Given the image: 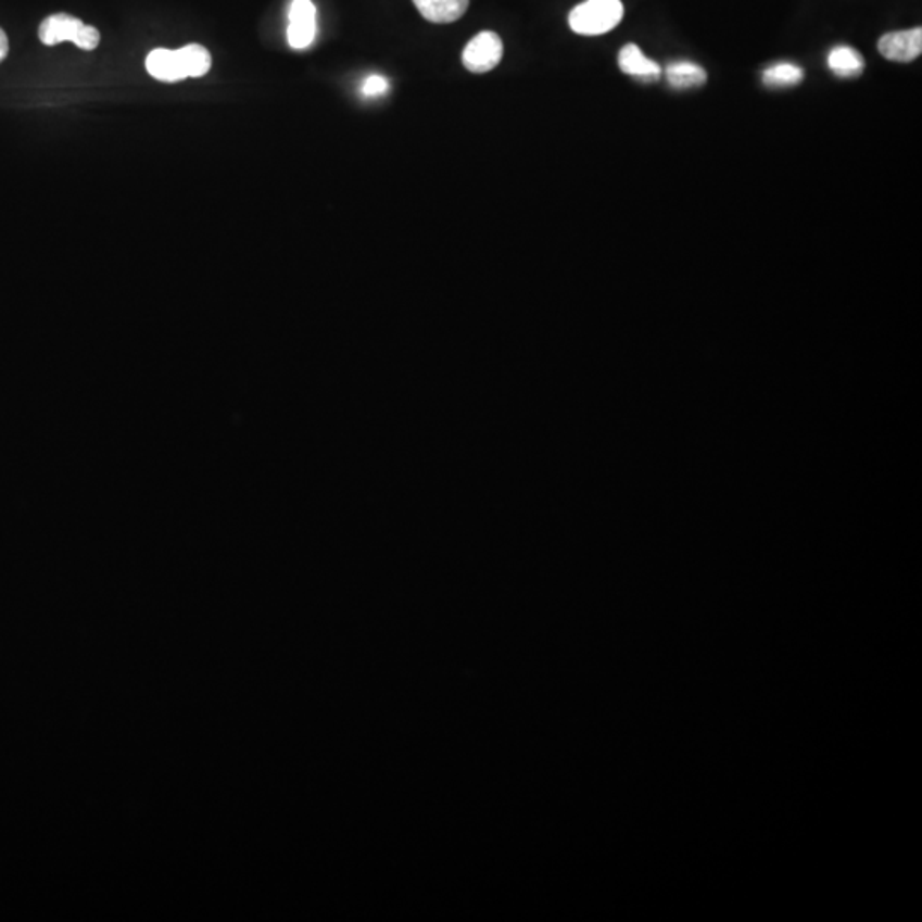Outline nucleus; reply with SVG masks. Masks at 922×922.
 Segmentation results:
<instances>
[{"instance_id": "obj_1", "label": "nucleus", "mask_w": 922, "mask_h": 922, "mask_svg": "<svg viewBox=\"0 0 922 922\" xmlns=\"http://www.w3.org/2000/svg\"><path fill=\"white\" fill-rule=\"evenodd\" d=\"M623 17L620 0H586L569 14L572 31L583 37H598L619 26Z\"/></svg>"}, {"instance_id": "obj_2", "label": "nucleus", "mask_w": 922, "mask_h": 922, "mask_svg": "<svg viewBox=\"0 0 922 922\" xmlns=\"http://www.w3.org/2000/svg\"><path fill=\"white\" fill-rule=\"evenodd\" d=\"M503 41L494 31H482L465 47L462 62L473 74L491 73L503 61Z\"/></svg>"}, {"instance_id": "obj_3", "label": "nucleus", "mask_w": 922, "mask_h": 922, "mask_svg": "<svg viewBox=\"0 0 922 922\" xmlns=\"http://www.w3.org/2000/svg\"><path fill=\"white\" fill-rule=\"evenodd\" d=\"M316 9L312 0H294L289 9L288 40L292 49H307L315 40Z\"/></svg>"}, {"instance_id": "obj_4", "label": "nucleus", "mask_w": 922, "mask_h": 922, "mask_svg": "<svg viewBox=\"0 0 922 922\" xmlns=\"http://www.w3.org/2000/svg\"><path fill=\"white\" fill-rule=\"evenodd\" d=\"M879 50L885 59L892 62H912L922 52V29L912 28L906 31L886 33L880 38Z\"/></svg>"}, {"instance_id": "obj_5", "label": "nucleus", "mask_w": 922, "mask_h": 922, "mask_svg": "<svg viewBox=\"0 0 922 922\" xmlns=\"http://www.w3.org/2000/svg\"><path fill=\"white\" fill-rule=\"evenodd\" d=\"M85 23L79 17L71 16V14H53L47 17L38 29V37L41 43L53 45L62 43V41H76L79 37L80 29Z\"/></svg>"}, {"instance_id": "obj_6", "label": "nucleus", "mask_w": 922, "mask_h": 922, "mask_svg": "<svg viewBox=\"0 0 922 922\" xmlns=\"http://www.w3.org/2000/svg\"><path fill=\"white\" fill-rule=\"evenodd\" d=\"M619 67L623 74L644 80V83H655L661 76V67L652 59H647L637 45H626L620 50Z\"/></svg>"}, {"instance_id": "obj_7", "label": "nucleus", "mask_w": 922, "mask_h": 922, "mask_svg": "<svg viewBox=\"0 0 922 922\" xmlns=\"http://www.w3.org/2000/svg\"><path fill=\"white\" fill-rule=\"evenodd\" d=\"M470 0H414L417 11L435 25L455 23L467 13Z\"/></svg>"}, {"instance_id": "obj_8", "label": "nucleus", "mask_w": 922, "mask_h": 922, "mask_svg": "<svg viewBox=\"0 0 922 922\" xmlns=\"http://www.w3.org/2000/svg\"><path fill=\"white\" fill-rule=\"evenodd\" d=\"M146 67L154 79L164 80V83H178L187 77L176 50L175 52L166 49L152 50L146 61Z\"/></svg>"}, {"instance_id": "obj_9", "label": "nucleus", "mask_w": 922, "mask_h": 922, "mask_svg": "<svg viewBox=\"0 0 922 922\" xmlns=\"http://www.w3.org/2000/svg\"><path fill=\"white\" fill-rule=\"evenodd\" d=\"M829 68L838 77H856L864 71V59L852 47H835L829 53Z\"/></svg>"}, {"instance_id": "obj_10", "label": "nucleus", "mask_w": 922, "mask_h": 922, "mask_svg": "<svg viewBox=\"0 0 922 922\" xmlns=\"http://www.w3.org/2000/svg\"><path fill=\"white\" fill-rule=\"evenodd\" d=\"M667 79L677 89L695 88L706 83L707 73L700 65L692 62H673L667 67Z\"/></svg>"}, {"instance_id": "obj_11", "label": "nucleus", "mask_w": 922, "mask_h": 922, "mask_svg": "<svg viewBox=\"0 0 922 922\" xmlns=\"http://www.w3.org/2000/svg\"><path fill=\"white\" fill-rule=\"evenodd\" d=\"M180 56L181 67L185 76L202 77L211 71L212 56L202 45H187L184 49L176 50Z\"/></svg>"}, {"instance_id": "obj_12", "label": "nucleus", "mask_w": 922, "mask_h": 922, "mask_svg": "<svg viewBox=\"0 0 922 922\" xmlns=\"http://www.w3.org/2000/svg\"><path fill=\"white\" fill-rule=\"evenodd\" d=\"M803 77H805V71L799 65L783 62V64H774L766 68L762 79L763 85L769 88H791V86L799 85Z\"/></svg>"}, {"instance_id": "obj_13", "label": "nucleus", "mask_w": 922, "mask_h": 922, "mask_svg": "<svg viewBox=\"0 0 922 922\" xmlns=\"http://www.w3.org/2000/svg\"><path fill=\"white\" fill-rule=\"evenodd\" d=\"M100 31H98L94 26L85 25L83 26V29H80L79 37H77V40L74 41V43H76L80 50H88V52H91V50L97 49L98 45H100Z\"/></svg>"}, {"instance_id": "obj_14", "label": "nucleus", "mask_w": 922, "mask_h": 922, "mask_svg": "<svg viewBox=\"0 0 922 922\" xmlns=\"http://www.w3.org/2000/svg\"><path fill=\"white\" fill-rule=\"evenodd\" d=\"M388 91V80L383 76H371L364 80L363 92L368 98H378Z\"/></svg>"}, {"instance_id": "obj_15", "label": "nucleus", "mask_w": 922, "mask_h": 922, "mask_svg": "<svg viewBox=\"0 0 922 922\" xmlns=\"http://www.w3.org/2000/svg\"><path fill=\"white\" fill-rule=\"evenodd\" d=\"M9 55V40L8 35H5L4 29L0 28V64L8 59Z\"/></svg>"}]
</instances>
